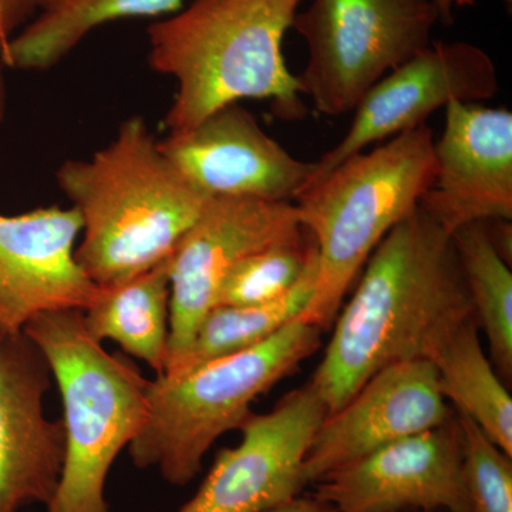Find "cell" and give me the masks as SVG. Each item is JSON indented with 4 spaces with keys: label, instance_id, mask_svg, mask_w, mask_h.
Segmentation results:
<instances>
[{
    "label": "cell",
    "instance_id": "6da1fadb",
    "mask_svg": "<svg viewBox=\"0 0 512 512\" xmlns=\"http://www.w3.org/2000/svg\"><path fill=\"white\" fill-rule=\"evenodd\" d=\"M312 377L328 414L386 367L429 360L461 323L476 319L453 238L419 207L370 255Z\"/></svg>",
    "mask_w": 512,
    "mask_h": 512
},
{
    "label": "cell",
    "instance_id": "7a4b0ae2",
    "mask_svg": "<svg viewBox=\"0 0 512 512\" xmlns=\"http://www.w3.org/2000/svg\"><path fill=\"white\" fill-rule=\"evenodd\" d=\"M56 181L82 218L77 262L100 288L170 258L211 200L164 156L141 116L124 120L89 160L64 161Z\"/></svg>",
    "mask_w": 512,
    "mask_h": 512
},
{
    "label": "cell",
    "instance_id": "3957f363",
    "mask_svg": "<svg viewBox=\"0 0 512 512\" xmlns=\"http://www.w3.org/2000/svg\"><path fill=\"white\" fill-rule=\"evenodd\" d=\"M303 0H192L151 23L148 62L174 77L178 90L165 116L170 133L190 130L215 110L268 99L276 116L308 113L282 42Z\"/></svg>",
    "mask_w": 512,
    "mask_h": 512
},
{
    "label": "cell",
    "instance_id": "277c9868",
    "mask_svg": "<svg viewBox=\"0 0 512 512\" xmlns=\"http://www.w3.org/2000/svg\"><path fill=\"white\" fill-rule=\"evenodd\" d=\"M433 146V131L421 124L299 192V220L318 249L315 289L299 320L320 330L333 325L370 255L433 185Z\"/></svg>",
    "mask_w": 512,
    "mask_h": 512
},
{
    "label": "cell",
    "instance_id": "5b68a950",
    "mask_svg": "<svg viewBox=\"0 0 512 512\" xmlns=\"http://www.w3.org/2000/svg\"><path fill=\"white\" fill-rule=\"evenodd\" d=\"M23 333L45 356L62 394L66 450L47 512H109L107 477L146 424L150 380L87 333L83 312L42 313Z\"/></svg>",
    "mask_w": 512,
    "mask_h": 512
},
{
    "label": "cell",
    "instance_id": "8992f818",
    "mask_svg": "<svg viewBox=\"0 0 512 512\" xmlns=\"http://www.w3.org/2000/svg\"><path fill=\"white\" fill-rule=\"evenodd\" d=\"M320 336L322 330L296 319L252 348L150 380L147 421L128 446L134 466L157 468L173 485L191 483L212 444L241 429L256 397L311 357Z\"/></svg>",
    "mask_w": 512,
    "mask_h": 512
},
{
    "label": "cell",
    "instance_id": "52a82bcc",
    "mask_svg": "<svg viewBox=\"0 0 512 512\" xmlns=\"http://www.w3.org/2000/svg\"><path fill=\"white\" fill-rule=\"evenodd\" d=\"M439 22L433 0H313L292 23L308 45L301 94L325 116L350 113L389 70L431 45Z\"/></svg>",
    "mask_w": 512,
    "mask_h": 512
},
{
    "label": "cell",
    "instance_id": "ba28073f",
    "mask_svg": "<svg viewBox=\"0 0 512 512\" xmlns=\"http://www.w3.org/2000/svg\"><path fill=\"white\" fill-rule=\"evenodd\" d=\"M302 239L305 229L291 202L211 198L168 258L170 339L164 373L190 348L202 319L214 308L222 279L238 262Z\"/></svg>",
    "mask_w": 512,
    "mask_h": 512
},
{
    "label": "cell",
    "instance_id": "9c48e42d",
    "mask_svg": "<svg viewBox=\"0 0 512 512\" xmlns=\"http://www.w3.org/2000/svg\"><path fill=\"white\" fill-rule=\"evenodd\" d=\"M498 89L497 67L481 47L431 43L363 96L348 133L316 161L305 187L366 147L426 124L427 117L451 101L480 103L493 99Z\"/></svg>",
    "mask_w": 512,
    "mask_h": 512
},
{
    "label": "cell",
    "instance_id": "30bf717a",
    "mask_svg": "<svg viewBox=\"0 0 512 512\" xmlns=\"http://www.w3.org/2000/svg\"><path fill=\"white\" fill-rule=\"evenodd\" d=\"M326 416L311 384L286 394L272 412L252 413L239 429L241 443L218 453L178 512H262L298 497L306 454Z\"/></svg>",
    "mask_w": 512,
    "mask_h": 512
},
{
    "label": "cell",
    "instance_id": "8fae6325",
    "mask_svg": "<svg viewBox=\"0 0 512 512\" xmlns=\"http://www.w3.org/2000/svg\"><path fill=\"white\" fill-rule=\"evenodd\" d=\"M315 497L336 512H470L456 420L330 471Z\"/></svg>",
    "mask_w": 512,
    "mask_h": 512
},
{
    "label": "cell",
    "instance_id": "7c38bea8",
    "mask_svg": "<svg viewBox=\"0 0 512 512\" xmlns=\"http://www.w3.org/2000/svg\"><path fill=\"white\" fill-rule=\"evenodd\" d=\"M181 175L208 198L295 200L315 163L291 156L239 103L158 141Z\"/></svg>",
    "mask_w": 512,
    "mask_h": 512
},
{
    "label": "cell",
    "instance_id": "4fadbf2b",
    "mask_svg": "<svg viewBox=\"0 0 512 512\" xmlns=\"http://www.w3.org/2000/svg\"><path fill=\"white\" fill-rule=\"evenodd\" d=\"M433 185L419 208L453 235L466 225L512 218V113L451 101L433 146Z\"/></svg>",
    "mask_w": 512,
    "mask_h": 512
},
{
    "label": "cell",
    "instance_id": "5bb4252c",
    "mask_svg": "<svg viewBox=\"0 0 512 512\" xmlns=\"http://www.w3.org/2000/svg\"><path fill=\"white\" fill-rule=\"evenodd\" d=\"M83 224L76 208L0 214V333H22L42 313L84 312L100 286L76 259Z\"/></svg>",
    "mask_w": 512,
    "mask_h": 512
},
{
    "label": "cell",
    "instance_id": "9a60e30c",
    "mask_svg": "<svg viewBox=\"0 0 512 512\" xmlns=\"http://www.w3.org/2000/svg\"><path fill=\"white\" fill-rule=\"evenodd\" d=\"M52 370L25 335L0 333V512H19L55 497L64 461L62 420H49L43 400Z\"/></svg>",
    "mask_w": 512,
    "mask_h": 512
},
{
    "label": "cell",
    "instance_id": "2e32d148",
    "mask_svg": "<svg viewBox=\"0 0 512 512\" xmlns=\"http://www.w3.org/2000/svg\"><path fill=\"white\" fill-rule=\"evenodd\" d=\"M451 420L430 360L380 370L320 424L303 463L305 485L394 441Z\"/></svg>",
    "mask_w": 512,
    "mask_h": 512
},
{
    "label": "cell",
    "instance_id": "e0dca14e",
    "mask_svg": "<svg viewBox=\"0 0 512 512\" xmlns=\"http://www.w3.org/2000/svg\"><path fill=\"white\" fill-rule=\"evenodd\" d=\"M83 322L97 342L113 340L163 375L170 339L168 259L119 285L100 288Z\"/></svg>",
    "mask_w": 512,
    "mask_h": 512
},
{
    "label": "cell",
    "instance_id": "ac0fdd59",
    "mask_svg": "<svg viewBox=\"0 0 512 512\" xmlns=\"http://www.w3.org/2000/svg\"><path fill=\"white\" fill-rule=\"evenodd\" d=\"M183 8L184 0H56L13 37L6 49L5 69L46 72L106 23L161 18Z\"/></svg>",
    "mask_w": 512,
    "mask_h": 512
},
{
    "label": "cell",
    "instance_id": "d6986e66",
    "mask_svg": "<svg viewBox=\"0 0 512 512\" xmlns=\"http://www.w3.org/2000/svg\"><path fill=\"white\" fill-rule=\"evenodd\" d=\"M444 399L453 402L495 446L512 457V399L493 363L485 356L476 319L461 323L429 357Z\"/></svg>",
    "mask_w": 512,
    "mask_h": 512
},
{
    "label": "cell",
    "instance_id": "ffe728a7",
    "mask_svg": "<svg viewBox=\"0 0 512 512\" xmlns=\"http://www.w3.org/2000/svg\"><path fill=\"white\" fill-rule=\"evenodd\" d=\"M318 274V249L301 278L281 298L248 306H214L202 319L190 348L164 376H175L218 357L252 348L301 316L311 301Z\"/></svg>",
    "mask_w": 512,
    "mask_h": 512
},
{
    "label": "cell",
    "instance_id": "44dd1931",
    "mask_svg": "<svg viewBox=\"0 0 512 512\" xmlns=\"http://www.w3.org/2000/svg\"><path fill=\"white\" fill-rule=\"evenodd\" d=\"M474 315L484 329L498 375L512 376V274L488 235L485 222L466 225L453 235Z\"/></svg>",
    "mask_w": 512,
    "mask_h": 512
},
{
    "label": "cell",
    "instance_id": "7402d4cb",
    "mask_svg": "<svg viewBox=\"0 0 512 512\" xmlns=\"http://www.w3.org/2000/svg\"><path fill=\"white\" fill-rule=\"evenodd\" d=\"M313 249L311 238L247 256L222 279L214 306L259 305L281 298L301 278Z\"/></svg>",
    "mask_w": 512,
    "mask_h": 512
},
{
    "label": "cell",
    "instance_id": "603a6c76",
    "mask_svg": "<svg viewBox=\"0 0 512 512\" xmlns=\"http://www.w3.org/2000/svg\"><path fill=\"white\" fill-rule=\"evenodd\" d=\"M457 423L470 512H512L511 457L466 414L458 413Z\"/></svg>",
    "mask_w": 512,
    "mask_h": 512
},
{
    "label": "cell",
    "instance_id": "cb8c5ba5",
    "mask_svg": "<svg viewBox=\"0 0 512 512\" xmlns=\"http://www.w3.org/2000/svg\"><path fill=\"white\" fill-rule=\"evenodd\" d=\"M55 2L56 0H0V72L5 70V53L13 37Z\"/></svg>",
    "mask_w": 512,
    "mask_h": 512
},
{
    "label": "cell",
    "instance_id": "d4e9b609",
    "mask_svg": "<svg viewBox=\"0 0 512 512\" xmlns=\"http://www.w3.org/2000/svg\"><path fill=\"white\" fill-rule=\"evenodd\" d=\"M262 512H336L332 505L318 498H293Z\"/></svg>",
    "mask_w": 512,
    "mask_h": 512
},
{
    "label": "cell",
    "instance_id": "484cf974",
    "mask_svg": "<svg viewBox=\"0 0 512 512\" xmlns=\"http://www.w3.org/2000/svg\"><path fill=\"white\" fill-rule=\"evenodd\" d=\"M436 5L439 20L444 25H451L454 20V9L473 6L476 0H433Z\"/></svg>",
    "mask_w": 512,
    "mask_h": 512
},
{
    "label": "cell",
    "instance_id": "4316f807",
    "mask_svg": "<svg viewBox=\"0 0 512 512\" xmlns=\"http://www.w3.org/2000/svg\"><path fill=\"white\" fill-rule=\"evenodd\" d=\"M6 106H8V93H6L5 79H3V72H0V127L6 116Z\"/></svg>",
    "mask_w": 512,
    "mask_h": 512
}]
</instances>
